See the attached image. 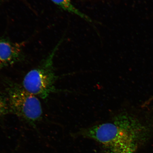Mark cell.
Here are the masks:
<instances>
[{
    "mask_svg": "<svg viewBox=\"0 0 153 153\" xmlns=\"http://www.w3.org/2000/svg\"><path fill=\"white\" fill-rule=\"evenodd\" d=\"M151 131L150 126L134 114L123 112L110 121L82 128L76 134L98 143L102 153H135Z\"/></svg>",
    "mask_w": 153,
    "mask_h": 153,
    "instance_id": "6da1fadb",
    "label": "cell"
},
{
    "mask_svg": "<svg viewBox=\"0 0 153 153\" xmlns=\"http://www.w3.org/2000/svg\"><path fill=\"white\" fill-rule=\"evenodd\" d=\"M5 83V93L10 113L31 123L41 120L42 109L38 97L18 83L9 80H6Z\"/></svg>",
    "mask_w": 153,
    "mask_h": 153,
    "instance_id": "7a4b0ae2",
    "label": "cell"
},
{
    "mask_svg": "<svg viewBox=\"0 0 153 153\" xmlns=\"http://www.w3.org/2000/svg\"><path fill=\"white\" fill-rule=\"evenodd\" d=\"M63 40L62 38L39 66L25 76L22 86L29 92L45 99L51 93L58 91L55 87L57 76L54 71L53 59Z\"/></svg>",
    "mask_w": 153,
    "mask_h": 153,
    "instance_id": "3957f363",
    "label": "cell"
},
{
    "mask_svg": "<svg viewBox=\"0 0 153 153\" xmlns=\"http://www.w3.org/2000/svg\"><path fill=\"white\" fill-rule=\"evenodd\" d=\"M22 45L8 39H0V69L23 60Z\"/></svg>",
    "mask_w": 153,
    "mask_h": 153,
    "instance_id": "277c9868",
    "label": "cell"
},
{
    "mask_svg": "<svg viewBox=\"0 0 153 153\" xmlns=\"http://www.w3.org/2000/svg\"><path fill=\"white\" fill-rule=\"evenodd\" d=\"M53 3L65 11L75 14L90 23H93L92 20L89 16L82 13L73 4L71 0H51Z\"/></svg>",
    "mask_w": 153,
    "mask_h": 153,
    "instance_id": "5b68a950",
    "label": "cell"
},
{
    "mask_svg": "<svg viewBox=\"0 0 153 153\" xmlns=\"http://www.w3.org/2000/svg\"><path fill=\"white\" fill-rule=\"evenodd\" d=\"M10 113L5 93L0 91V117L4 116Z\"/></svg>",
    "mask_w": 153,
    "mask_h": 153,
    "instance_id": "8992f818",
    "label": "cell"
},
{
    "mask_svg": "<svg viewBox=\"0 0 153 153\" xmlns=\"http://www.w3.org/2000/svg\"><path fill=\"white\" fill-rule=\"evenodd\" d=\"M152 100H153V95L148 99V102L149 103H150L151 101H152Z\"/></svg>",
    "mask_w": 153,
    "mask_h": 153,
    "instance_id": "52a82bcc",
    "label": "cell"
}]
</instances>
